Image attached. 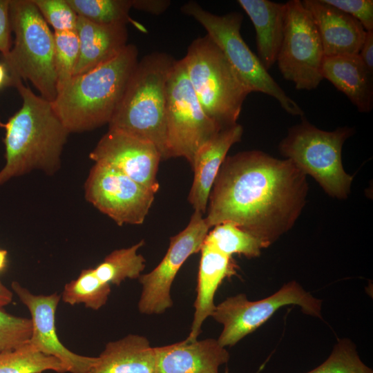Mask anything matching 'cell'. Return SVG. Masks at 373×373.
<instances>
[{
	"label": "cell",
	"mask_w": 373,
	"mask_h": 373,
	"mask_svg": "<svg viewBox=\"0 0 373 373\" xmlns=\"http://www.w3.org/2000/svg\"><path fill=\"white\" fill-rule=\"evenodd\" d=\"M307 190L306 175L290 160L240 152L222 162L204 218L210 228L233 222L269 247L294 226Z\"/></svg>",
	"instance_id": "6da1fadb"
},
{
	"label": "cell",
	"mask_w": 373,
	"mask_h": 373,
	"mask_svg": "<svg viewBox=\"0 0 373 373\" xmlns=\"http://www.w3.org/2000/svg\"><path fill=\"white\" fill-rule=\"evenodd\" d=\"M22 99L21 108L6 122V164L0 171V186L34 169L53 174L60 166L61 154L69 132L54 111L51 102L37 95L22 80L11 81Z\"/></svg>",
	"instance_id": "7a4b0ae2"
},
{
	"label": "cell",
	"mask_w": 373,
	"mask_h": 373,
	"mask_svg": "<svg viewBox=\"0 0 373 373\" xmlns=\"http://www.w3.org/2000/svg\"><path fill=\"white\" fill-rule=\"evenodd\" d=\"M135 46L127 44L115 57L73 76L52 106L67 131L82 133L110 122L138 62Z\"/></svg>",
	"instance_id": "3957f363"
},
{
	"label": "cell",
	"mask_w": 373,
	"mask_h": 373,
	"mask_svg": "<svg viewBox=\"0 0 373 373\" xmlns=\"http://www.w3.org/2000/svg\"><path fill=\"white\" fill-rule=\"evenodd\" d=\"M175 61L164 52L138 61L108 129L153 144L162 160L166 153V82Z\"/></svg>",
	"instance_id": "277c9868"
},
{
	"label": "cell",
	"mask_w": 373,
	"mask_h": 373,
	"mask_svg": "<svg viewBox=\"0 0 373 373\" xmlns=\"http://www.w3.org/2000/svg\"><path fill=\"white\" fill-rule=\"evenodd\" d=\"M184 61L188 78L206 114L224 129L237 124L251 93L221 50L206 35L189 45Z\"/></svg>",
	"instance_id": "5b68a950"
},
{
	"label": "cell",
	"mask_w": 373,
	"mask_h": 373,
	"mask_svg": "<svg viewBox=\"0 0 373 373\" xmlns=\"http://www.w3.org/2000/svg\"><path fill=\"white\" fill-rule=\"evenodd\" d=\"M10 15L14 46L2 63L11 81H30L52 102L57 95L53 33L32 0H10Z\"/></svg>",
	"instance_id": "8992f818"
},
{
	"label": "cell",
	"mask_w": 373,
	"mask_h": 373,
	"mask_svg": "<svg viewBox=\"0 0 373 373\" xmlns=\"http://www.w3.org/2000/svg\"><path fill=\"white\" fill-rule=\"evenodd\" d=\"M353 133L347 126L323 131L303 119L289 129L278 148L282 155L313 177L328 195L345 199L353 177L345 171L341 153L345 141Z\"/></svg>",
	"instance_id": "52a82bcc"
},
{
	"label": "cell",
	"mask_w": 373,
	"mask_h": 373,
	"mask_svg": "<svg viewBox=\"0 0 373 373\" xmlns=\"http://www.w3.org/2000/svg\"><path fill=\"white\" fill-rule=\"evenodd\" d=\"M181 10L193 17L221 50L245 85L251 92L274 97L287 113L303 117L304 112L268 73L259 58L251 50L240 35L243 16L240 12L217 15L189 1Z\"/></svg>",
	"instance_id": "ba28073f"
},
{
	"label": "cell",
	"mask_w": 373,
	"mask_h": 373,
	"mask_svg": "<svg viewBox=\"0 0 373 373\" xmlns=\"http://www.w3.org/2000/svg\"><path fill=\"white\" fill-rule=\"evenodd\" d=\"M166 128L165 160L182 157L191 164L198 150L221 130L198 99L183 59L175 60L167 79Z\"/></svg>",
	"instance_id": "9c48e42d"
},
{
	"label": "cell",
	"mask_w": 373,
	"mask_h": 373,
	"mask_svg": "<svg viewBox=\"0 0 373 373\" xmlns=\"http://www.w3.org/2000/svg\"><path fill=\"white\" fill-rule=\"evenodd\" d=\"M288 305H298L305 314L322 318L321 300L292 280L272 295L259 300H249L245 294H239L216 305L211 316L223 325L218 342L224 347L236 345L269 320L280 307Z\"/></svg>",
	"instance_id": "30bf717a"
},
{
	"label": "cell",
	"mask_w": 373,
	"mask_h": 373,
	"mask_svg": "<svg viewBox=\"0 0 373 373\" xmlns=\"http://www.w3.org/2000/svg\"><path fill=\"white\" fill-rule=\"evenodd\" d=\"M285 7L283 39L276 59L279 70L297 90H314L323 79L325 55L319 34L302 1H289Z\"/></svg>",
	"instance_id": "8fae6325"
},
{
	"label": "cell",
	"mask_w": 373,
	"mask_h": 373,
	"mask_svg": "<svg viewBox=\"0 0 373 373\" xmlns=\"http://www.w3.org/2000/svg\"><path fill=\"white\" fill-rule=\"evenodd\" d=\"M85 198L118 225L142 224L155 193L119 171L95 163L85 182Z\"/></svg>",
	"instance_id": "7c38bea8"
},
{
	"label": "cell",
	"mask_w": 373,
	"mask_h": 373,
	"mask_svg": "<svg viewBox=\"0 0 373 373\" xmlns=\"http://www.w3.org/2000/svg\"><path fill=\"white\" fill-rule=\"evenodd\" d=\"M209 229L202 213L195 211L188 225L170 238L168 250L157 266L140 276L142 292L138 309L142 314H160L171 307L174 278L186 259L200 251Z\"/></svg>",
	"instance_id": "4fadbf2b"
},
{
	"label": "cell",
	"mask_w": 373,
	"mask_h": 373,
	"mask_svg": "<svg viewBox=\"0 0 373 373\" xmlns=\"http://www.w3.org/2000/svg\"><path fill=\"white\" fill-rule=\"evenodd\" d=\"M89 157L119 171L154 193L159 189L157 173L162 157L150 142L108 129Z\"/></svg>",
	"instance_id": "5bb4252c"
},
{
	"label": "cell",
	"mask_w": 373,
	"mask_h": 373,
	"mask_svg": "<svg viewBox=\"0 0 373 373\" xmlns=\"http://www.w3.org/2000/svg\"><path fill=\"white\" fill-rule=\"evenodd\" d=\"M11 287L31 315L32 335L28 343L39 352L59 359L70 373H88L96 357L79 355L69 350L57 334L55 313L61 296L57 293L35 295L17 281H12Z\"/></svg>",
	"instance_id": "9a60e30c"
},
{
	"label": "cell",
	"mask_w": 373,
	"mask_h": 373,
	"mask_svg": "<svg viewBox=\"0 0 373 373\" xmlns=\"http://www.w3.org/2000/svg\"><path fill=\"white\" fill-rule=\"evenodd\" d=\"M302 3L316 25L325 57L358 54L367 31L356 19L324 0Z\"/></svg>",
	"instance_id": "2e32d148"
},
{
	"label": "cell",
	"mask_w": 373,
	"mask_h": 373,
	"mask_svg": "<svg viewBox=\"0 0 373 373\" xmlns=\"http://www.w3.org/2000/svg\"><path fill=\"white\" fill-rule=\"evenodd\" d=\"M155 373H218L229 354L217 340H184L155 347Z\"/></svg>",
	"instance_id": "e0dca14e"
},
{
	"label": "cell",
	"mask_w": 373,
	"mask_h": 373,
	"mask_svg": "<svg viewBox=\"0 0 373 373\" xmlns=\"http://www.w3.org/2000/svg\"><path fill=\"white\" fill-rule=\"evenodd\" d=\"M243 128L238 123L220 130L196 152L191 164L193 182L188 200L195 211L206 212L209 196L226 155L235 143L240 141Z\"/></svg>",
	"instance_id": "ac0fdd59"
},
{
	"label": "cell",
	"mask_w": 373,
	"mask_h": 373,
	"mask_svg": "<svg viewBox=\"0 0 373 373\" xmlns=\"http://www.w3.org/2000/svg\"><path fill=\"white\" fill-rule=\"evenodd\" d=\"M200 251L195 312L190 332L186 338L189 341L198 340L203 323L211 316L216 307L214 296L222 280L236 274L231 257L204 242Z\"/></svg>",
	"instance_id": "d6986e66"
},
{
	"label": "cell",
	"mask_w": 373,
	"mask_h": 373,
	"mask_svg": "<svg viewBox=\"0 0 373 373\" xmlns=\"http://www.w3.org/2000/svg\"><path fill=\"white\" fill-rule=\"evenodd\" d=\"M75 30L79 39V55L73 76L109 61L127 45L126 25L98 24L78 16Z\"/></svg>",
	"instance_id": "ffe728a7"
},
{
	"label": "cell",
	"mask_w": 373,
	"mask_h": 373,
	"mask_svg": "<svg viewBox=\"0 0 373 373\" xmlns=\"http://www.w3.org/2000/svg\"><path fill=\"white\" fill-rule=\"evenodd\" d=\"M327 79L344 93L361 113L373 107L372 76L358 54L325 57L321 68Z\"/></svg>",
	"instance_id": "44dd1931"
},
{
	"label": "cell",
	"mask_w": 373,
	"mask_h": 373,
	"mask_svg": "<svg viewBox=\"0 0 373 373\" xmlns=\"http://www.w3.org/2000/svg\"><path fill=\"white\" fill-rule=\"evenodd\" d=\"M88 373H155V347L137 334L108 342Z\"/></svg>",
	"instance_id": "7402d4cb"
},
{
	"label": "cell",
	"mask_w": 373,
	"mask_h": 373,
	"mask_svg": "<svg viewBox=\"0 0 373 373\" xmlns=\"http://www.w3.org/2000/svg\"><path fill=\"white\" fill-rule=\"evenodd\" d=\"M256 30L258 58L268 70L276 62L283 41L285 3L268 0H238Z\"/></svg>",
	"instance_id": "603a6c76"
},
{
	"label": "cell",
	"mask_w": 373,
	"mask_h": 373,
	"mask_svg": "<svg viewBox=\"0 0 373 373\" xmlns=\"http://www.w3.org/2000/svg\"><path fill=\"white\" fill-rule=\"evenodd\" d=\"M75 13L91 22L102 25L132 23L142 32L146 28L129 16L133 0H66Z\"/></svg>",
	"instance_id": "cb8c5ba5"
},
{
	"label": "cell",
	"mask_w": 373,
	"mask_h": 373,
	"mask_svg": "<svg viewBox=\"0 0 373 373\" xmlns=\"http://www.w3.org/2000/svg\"><path fill=\"white\" fill-rule=\"evenodd\" d=\"M204 242L230 257L236 254L247 258L257 257L262 249L268 247L262 240L231 222L214 226Z\"/></svg>",
	"instance_id": "d4e9b609"
},
{
	"label": "cell",
	"mask_w": 373,
	"mask_h": 373,
	"mask_svg": "<svg viewBox=\"0 0 373 373\" xmlns=\"http://www.w3.org/2000/svg\"><path fill=\"white\" fill-rule=\"evenodd\" d=\"M144 243L141 240L130 247L112 251L95 268L97 277L104 283L117 286L127 278H140L145 259L137 251Z\"/></svg>",
	"instance_id": "484cf974"
},
{
	"label": "cell",
	"mask_w": 373,
	"mask_h": 373,
	"mask_svg": "<svg viewBox=\"0 0 373 373\" xmlns=\"http://www.w3.org/2000/svg\"><path fill=\"white\" fill-rule=\"evenodd\" d=\"M48 370L68 372L59 359L38 351L29 343L0 352V373H42Z\"/></svg>",
	"instance_id": "4316f807"
},
{
	"label": "cell",
	"mask_w": 373,
	"mask_h": 373,
	"mask_svg": "<svg viewBox=\"0 0 373 373\" xmlns=\"http://www.w3.org/2000/svg\"><path fill=\"white\" fill-rule=\"evenodd\" d=\"M110 293L111 285L97 277L95 268H88L65 285L61 297L66 304H84L87 308L98 310L106 303Z\"/></svg>",
	"instance_id": "83f0119b"
},
{
	"label": "cell",
	"mask_w": 373,
	"mask_h": 373,
	"mask_svg": "<svg viewBox=\"0 0 373 373\" xmlns=\"http://www.w3.org/2000/svg\"><path fill=\"white\" fill-rule=\"evenodd\" d=\"M54 64L57 90H61L74 75L79 55V39L76 30L54 31Z\"/></svg>",
	"instance_id": "f1b7e54d"
},
{
	"label": "cell",
	"mask_w": 373,
	"mask_h": 373,
	"mask_svg": "<svg viewBox=\"0 0 373 373\" xmlns=\"http://www.w3.org/2000/svg\"><path fill=\"white\" fill-rule=\"evenodd\" d=\"M306 373H373L360 358L354 344L347 338L338 341L329 357Z\"/></svg>",
	"instance_id": "f546056e"
},
{
	"label": "cell",
	"mask_w": 373,
	"mask_h": 373,
	"mask_svg": "<svg viewBox=\"0 0 373 373\" xmlns=\"http://www.w3.org/2000/svg\"><path fill=\"white\" fill-rule=\"evenodd\" d=\"M0 307V352L10 351L30 341L32 335L30 318L15 316Z\"/></svg>",
	"instance_id": "4dcf8cb0"
},
{
	"label": "cell",
	"mask_w": 373,
	"mask_h": 373,
	"mask_svg": "<svg viewBox=\"0 0 373 373\" xmlns=\"http://www.w3.org/2000/svg\"><path fill=\"white\" fill-rule=\"evenodd\" d=\"M55 31L75 30L78 15L66 0H32Z\"/></svg>",
	"instance_id": "1f68e13d"
},
{
	"label": "cell",
	"mask_w": 373,
	"mask_h": 373,
	"mask_svg": "<svg viewBox=\"0 0 373 373\" xmlns=\"http://www.w3.org/2000/svg\"><path fill=\"white\" fill-rule=\"evenodd\" d=\"M325 3L350 15L366 31L373 30L372 0H324Z\"/></svg>",
	"instance_id": "d6a6232c"
},
{
	"label": "cell",
	"mask_w": 373,
	"mask_h": 373,
	"mask_svg": "<svg viewBox=\"0 0 373 373\" xmlns=\"http://www.w3.org/2000/svg\"><path fill=\"white\" fill-rule=\"evenodd\" d=\"M10 0H0V52L6 56L11 48Z\"/></svg>",
	"instance_id": "836d02e7"
},
{
	"label": "cell",
	"mask_w": 373,
	"mask_h": 373,
	"mask_svg": "<svg viewBox=\"0 0 373 373\" xmlns=\"http://www.w3.org/2000/svg\"><path fill=\"white\" fill-rule=\"evenodd\" d=\"M170 4L166 0H133V8L154 15L162 13Z\"/></svg>",
	"instance_id": "e575fe53"
},
{
	"label": "cell",
	"mask_w": 373,
	"mask_h": 373,
	"mask_svg": "<svg viewBox=\"0 0 373 373\" xmlns=\"http://www.w3.org/2000/svg\"><path fill=\"white\" fill-rule=\"evenodd\" d=\"M358 55L368 71L373 75V30L367 31Z\"/></svg>",
	"instance_id": "d590c367"
},
{
	"label": "cell",
	"mask_w": 373,
	"mask_h": 373,
	"mask_svg": "<svg viewBox=\"0 0 373 373\" xmlns=\"http://www.w3.org/2000/svg\"><path fill=\"white\" fill-rule=\"evenodd\" d=\"M12 300V293L0 280V307L9 305Z\"/></svg>",
	"instance_id": "8d00e7d4"
},
{
	"label": "cell",
	"mask_w": 373,
	"mask_h": 373,
	"mask_svg": "<svg viewBox=\"0 0 373 373\" xmlns=\"http://www.w3.org/2000/svg\"><path fill=\"white\" fill-rule=\"evenodd\" d=\"M6 85L11 86V79L6 67L0 62V88Z\"/></svg>",
	"instance_id": "74e56055"
},
{
	"label": "cell",
	"mask_w": 373,
	"mask_h": 373,
	"mask_svg": "<svg viewBox=\"0 0 373 373\" xmlns=\"http://www.w3.org/2000/svg\"><path fill=\"white\" fill-rule=\"evenodd\" d=\"M7 251L0 249V271L2 270L6 262Z\"/></svg>",
	"instance_id": "f35d334b"
},
{
	"label": "cell",
	"mask_w": 373,
	"mask_h": 373,
	"mask_svg": "<svg viewBox=\"0 0 373 373\" xmlns=\"http://www.w3.org/2000/svg\"><path fill=\"white\" fill-rule=\"evenodd\" d=\"M224 373H229L228 369H226Z\"/></svg>",
	"instance_id": "ab89813d"
}]
</instances>
